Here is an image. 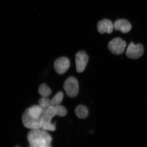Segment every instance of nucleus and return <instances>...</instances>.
I'll use <instances>...</instances> for the list:
<instances>
[{
  "instance_id": "1",
  "label": "nucleus",
  "mask_w": 147,
  "mask_h": 147,
  "mask_svg": "<svg viewBox=\"0 0 147 147\" xmlns=\"http://www.w3.org/2000/svg\"><path fill=\"white\" fill-rule=\"evenodd\" d=\"M30 146L32 147H52V138L46 130L41 128L32 129L27 136Z\"/></svg>"
},
{
  "instance_id": "2",
  "label": "nucleus",
  "mask_w": 147,
  "mask_h": 147,
  "mask_svg": "<svg viewBox=\"0 0 147 147\" xmlns=\"http://www.w3.org/2000/svg\"><path fill=\"white\" fill-rule=\"evenodd\" d=\"M56 115L55 106H53L44 112L41 117V128L46 131H54L56 130L55 124L53 123L51 120Z\"/></svg>"
},
{
  "instance_id": "3",
  "label": "nucleus",
  "mask_w": 147,
  "mask_h": 147,
  "mask_svg": "<svg viewBox=\"0 0 147 147\" xmlns=\"http://www.w3.org/2000/svg\"><path fill=\"white\" fill-rule=\"evenodd\" d=\"M63 89L67 96L71 98L76 97L79 92V84L78 80L73 77H70L64 82Z\"/></svg>"
},
{
  "instance_id": "4",
  "label": "nucleus",
  "mask_w": 147,
  "mask_h": 147,
  "mask_svg": "<svg viewBox=\"0 0 147 147\" xmlns=\"http://www.w3.org/2000/svg\"><path fill=\"white\" fill-rule=\"evenodd\" d=\"M126 43L124 40L120 38H117L110 41L108 44V49L112 54L119 55L124 52Z\"/></svg>"
},
{
  "instance_id": "5",
  "label": "nucleus",
  "mask_w": 147,
  "mask_h": 147,
  "mask_svg": "<svg viewBox=\"0 0 147 147\" xmlns=\"http://www.w3.org/2000/svg\"><path fill=\"white\" fill-rule=\"evenodd\" d=\"M144 53V47L142 44L136 45L133 42H131L128 45L126 54L128 58L136 59L140 58Z\"/></svg>"
},
{
  "instance_id": "6",
  "label": "nucleus",
  "mask_w": 147,
  "mask_h": 147,
  "mask_svg": "<svg viewBox=\"0 0 147 147\" xmlns=\"http://www.w3.org/2000/svg\"><path fill=\"white\" fill-rule=\"evenodd\" d=\"M22 121L26 128L34 129L41 128V118L36 119L31 117L28 114L27 109L22 116Z\"/></svg>"
},
{
  "instance_id": "7",
  "label": "nucleus",
  "mask_w": 147,
  "mask_h": 147,
  "mask_svg": "<svg viewBox=\"0 0 147 147\" xmlns=\"http://www.w3.org/2000/svg\"><path fill=\"white\" fill-rule=\"evenodd\" d=\"M75 63L77 72L81 73L87 67L89 57L84 51H79L75 55Z\"/></svg>"
},
{
  "instance_id": "8",
  "label": "nucleus",
  "mask_w": 147,
  "mask_h": 147,
  "mask_svg": "<svg viewBox=\"0 0 147 147\" xmlns=\"http://www.w3.org/2000/svg\"><path fill=\"white\" fill-rule=\"evenodd\" d=\"M70 65V63L68 58L66 57H61L55 61L54 68L58 74H63L68 69Z\"/></svg>"
},
{
  "instance_id": "9",
  "label": "nucleus",
  "mask_w": 147,
  "mask_h": 147,
  "mask_svg": "<svg viewBox=\"0 0 147 147\" xmlns=\"http://www.w3.org/2000/svg\"><path fill=\"white\" fill-rule=\"evenodd\" d=\"M98 32L100 34H110L113 32V24L110 20L105 19L99 21L97 24Z\"/></svg>"
},
{
  "instance_id": "10",
  "label": "nucleus",
  "mask_w": 147,
  "mask_h": 147,
  "mask_svg": "<svg viewBox=\"0 0 147 147\" xmlns=\"http://www.w3.org/2000/svg\"><path fill=\"white\" fill-rule=\"evenodd\" d=\"M113 27L115 30L120 31L123 33H128L131 29V24L124 19L117 20L113 24Z\"/></svg>"
},
{
  "instance_id": "11",
  "label": "nucleus",
  "mask_w": 147,
  "mask_h": 147,
  "mask_svg": "<svg viewBox=\"0 0 147 147\" xmlns=\"http://www.w3.org/2000/svg\"><path fill=\"white\" fill-rule=\"evenodd\" d=\"M27 110L30 116L36 119L41 118L44 113L43 108L39 105H33Z\"/></svg>"
},
{
  "instance_id": "12",
  "label": "nucleus",
  "mask_w": 147,
  "mask_h": 147,
  "mask_svg": "<svg viewBox=\"0 0 147 147\" xmlns=\"http://www.w3.org/2000/svg\"><path fill=\"white\" fill-rule=\"evenodd\" d=\"M75 113L79 118L84 119L87 117L89 114V111L86 106L80 105L77 106L75 109Z\"/></svg>"
},
{
  "instance_id": "13",
  "label": "nucleus",
  "mask_w": 147,
  "mask_h": 147,
  "mask_svg": "<svg viewBox=\"0 0 147 147\" xmlns=\"http://www.w3.org/2000/svg\"><path fill=\"white\" fill-rule=\"evenodd\" d=\"M38 92L42 97H47L51 94V91L50 88L47 84H43L39 86Z\"/></svg>"
},
{
  "instance_id": "14",
  "label": "nucleus",
  "mask_w": 147,
  "mask_h": 147,
  "mask_svg": "<svg viewBox=\"0 0 147 147\" xmlns=\"http://www.w3.org/2000/svg\"><path fill=\"white\" fill-rule=\"evenodd\" d=\"M38 103L39 105L43 108L44 113L48 108L53 106L51 103V100L47 97H42L38 100Z\"/></svg>"
},
{
  "instance_id": "15",
  "label": "nucleus",
  "mask_w": 147,
  "mask_h": 147,
  "mask_svg": "<svg viewBox=\"0 0 147 147\" xmlns=\"http://www.w3.org/2000/svg\"><path fill=\"white\" fill-rule=\"evenodd\" d=\"M63 93L61 91L58 92L51 100V103L54 106L59 105L63 100Z\"/></svg>"
},
{
  "instance_id": "16",
  "label": "nucleus",
  "mask_w": 147,
  "mask_h": 147,
  "mask_svg": "<svg viewBox=\"0 0 147 147\" xmlns=\"http://www.w3.org/2000/svg\"><path fill=\"white\" fill-rule=\"evenodd\" d=\"M56 115L59 117H63L67 115V111L65 108L63 106L59 105L55 106Z\"/></svg>"
},
{
  "instance_id": "17",
  "label": "nucleus",
  "mask_w": 147,
  "mask_h": 147,
  "mask_svg": "<svg viewBox=\"0 0 147 147\" xmlns=\"http://www.w3.org/2000/svg\"><path fill=\"white\" fill-rule=\"evenodd\" d=\"M29 147H32V146H29Z\"/></svg>"
},
{
  "instance_id": "18",
  "label": "nucleus",
  "mask_w": 147,
  "mask_h": 147,
  "mask_svg": "<svg viewBox=\"0 0 147 147\" xmlns=\"http://www.w3.org/2000/svg\"></svg>"
}]
</instances>
